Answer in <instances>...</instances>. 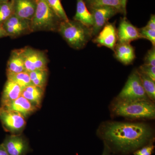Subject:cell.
<instances>
[{"mask_svg":"<svg viewBox=\"0 0 155 155\" xmlns=\"http://www.w3.org/2000/svg\"><path fill=\"white\" fill-rule=\"evenodd\" d=\"M114 51L115 58L124 65L132 64L135 60V50L130 43H117Z\"/></svg>","mask_w":155,"mask_h":155,"instance_id":"cell-15","label":"cell"},{"mask_svg":"<svg viewBox=\"0 0 155 155\" xmlns=\"http://www.w3.org/2000/svg\"><path fill=\"white\" fill-rule=\"evenodd\" d=\"M45 89L31 84L22 90L21 95L39 109L41 106Z\"/></svg>","mask_w":155,"mask_h":155,"instance_id":"cell-20","label":"cell"},{"mask_svg":"<svg viewBox=\"0 0 155 155\" xmlns=\"http://www.w3.org/2000/svg\"><path fill=\"white\" fill-rule=\"evenodd\" d=\"M115 98L124 101H150L145 92L137 69L131 72L125 86Z\"/></svg>","mask_w":155,"mask_h":155,"instance_id":"cell-5","label":"cell"},{"mask_svg":"<svg viewBox=\"0 0 155 155\" xmlns=\"http://www.w3.org/2000/svg\"><path fill=\"white\" fill-rule=\"evenodd\" d=\"M28 74L32 84L45 90L48 75V70H35Z\"/></svg>","mask_w":155,"mask_h":155,"instance_id":"cell-21","label":"cell"},{"mask_svg":"<svg viewBox=\"0 0 155 155\" xmlns=\"http://www.w3.org/2000/svg\"><path fill=\"white\" fill-rule=\"evenodd\" d=\"M112 116L130 119H153L154 103L150 101H124L115 98L110 106Z\"/></svg>","mask_w":155,"mask_h":155,"instance_id":"cell-2","label":"cell"},{"mask_svg":"<svg viewBox=\"0 0 155 155\" xmlns=\"http://www.w3.org/2000/svg\"><path fill=\"white\" fill-rule=\"evenodd\" d=\"M138 71V70H137ZM142 84L145 92L150 100L154 103L155 101V81L145 75L143 73L139 72Z\"/></svg>","mask_w":155,"mask_h":155,"instance_id":"cell-22","label":"cell"},{"mask_svg":"<svg viewBox=\"0 0 155 155\" xmlns=\"http://www.w3.org/2000/svg\"><path fill=\"white\" fill-rule=\"evenodd\" d=\"M24 60L21 49H15L11 52V55L7 63L6 73L12 74L25 72Z\"/></svg>","mask_w":155,"mask_h":155,"instance_id":"cell-17","label":"cell"},{"mask_svg":"<svg viewBox=\"0 0 155 155\" xmlns=\"http://www.w3.org/2000/svg\"><path fill=\"white\" fill-rule=\"evenodd\" d=\"M144 64L155 66V47L149 50L144 58Z\"/></svg>","mask_w":155,"mask_h":155,"instance_id":"cell-29","label":"cell"},{"mask_svg":"<svg viewBox=\"0 0 155 155\" xmlns=\"http://www.w3.org/2000/svg\"><path fill=\"white\" fill-rule=\"evenodd\" d=\"M1 107L18 112L25 118L33 114L38 109L22 95L14 101L1 105Z\"/></svg>","mask_w":155,"mask_h":155,"instance_id":"cell-14","label":"cell"},{"mask_svg":"<svg viewBox=\"0 0 155 155\" xmlns=\"http://www.w3.org/2000/svg\"><path fill=\"white\" fill-rule=\"evenodd\" d=\"M58 32L70 47L75 50L84 48L93 38L91 28L74 20L61 21Z\"/></svg>","mask_w":155,"mask_h":155,"instance_id":"cell-3","label":"cell"},{"mask_svg":"<svg viewBox=\"0 0 155 155\" xmlns=\"http://www.w3.org/2000/svg\"><path fill=\"white\" fill-rule=\"evenodd\" d=\"M14 14L13 0H9L0 5V26Z\"/></svg>","mask_w":155,"mask_h":155,"instance_id":"cell-24","label":"cell"},{"mask_svg":"<svg viewBox=\"0 0 155 155\" xmlns=\"http://www.w3.org/2000/svg\"><path fill=\"white\" fill-rule=\"evenodd\" d=\"M2 144L9 155H26L30 150L28 140L21 134L7 136Z\"/></svg>","mask_w":155,"mask_h":155,"instance_id":"cell-9","label":"cell"},{"mask_svg":"<svg viewBox=\"0 0 155 155\" xmlns=\"http://www.w3.org/2000/svg\"><path fill=\"white\" fill-rule=\"evenodd\" d=\"M2 27L8 36L17 38L31 32L30 21L21 19L14 14L6 21Z\"/></svg>","mask_w":155,"mask_h":155,"instance_id":"cell-10","label":"cell"},{"mask_svg":"<svg viewBox=\"0 0 155 155\" xmlns=\"http://www.w3.org/2000/svg\"><path fill=\"white\" fill-rule=\"evenodd\" d=\"M8 36V34L6 33L5 31L4 30L2 26H0V38Z\"/></svg>","mask_w":155,"mask_h":155,"instance_id":"cell-32","label":"cell"},{"mask_svg":"<svg viewBox=\"0 0 155 155\" xmlns=\"http://www.w3.org/2000/svg\"><path fill=\"white\" fill-rule=\"evenodd\" d=\"M0 155H9L2 144H0Z\"/></svg>","mask_w":155,"mask_h":155,"instance_id":"cell-33","label":"cell"},{"mask_svg":"<svg viewBox=\"0 0 155 155\" xmlns=\"http://www.w3.org/2000/svg\"><path fill=\"white\" fill-rule=\"evenodd\" d=\"M22 90L17 84L7 79L2 92L1 105L17 99L21 95Z\"/></svg>","mask_w":155,"mask_h":155,"instance_id":"cell-18","label":"cell"},{"mask_svg":"<svg viewBox=\"0 0 155 155\" xmlns=\"http://www.w3.org/2000/svg\"><path fill=\"white\" fill-rule=\"evenodd\" d=\"M145 27L152 30H155V16L154 14H152L147 25Z\"/></svg>","mask_w":155,"mask_h":155,"instance_id":"cell-30","label":"cell"},{"mask_svg":"<svg viewBox=\"0 0 155 155\" xmlns=\"http://www.w3.org/2000/svg\"><path fill=\"white\" fill-rule=\"evenodd\" d=\"M117 33V43H130L131 41L141 38L139 28L132 25L125 17L120 19Z\"/></svg>","mask_w":155,"mask_h":155,"instance_id":"cell-12","label":"cell"},{"mask_svg":"<svg viewBox=\"0 0 155 155\" xmlns=\"http://www.w3.org/2000/svg\"><path fill=\"white\" fill-rule=\"evenodd\" d=\"M20 49L25 71L29 72L35 70H48V60L45 52L29 47Z\"/></svg>","mask_w":155,"mask_h":155,"instance_id":"cell-6","label":"cell"},{"mask_svg":"<svg viewBox=\"0 0 155 155\" xmlns=\"http://www.w3.org/2000/svg\"><path fill=\"white\" fill-rule=\"evenodd\" d=\"M118 41L115 22H108L94 38L92 41L98 46H105L114 51Z\"/></svg>","mask_w":155,"mask_h":155,"instance_id":"cell-11","label":"cell"},{"mask_svg":"<svg viewBox=\"0 0 155 155\" xmlns=\"http://www.w3.org/2000/svg\"><path fill=\"white\" fill-rule=\"evenodd\" d=\"M35 1L36 10L30 21L31 32L41 31H58L61 21L50 8L47 0Z\"/></svg>","mask_w":155,"mask_h":155,"instance_id":"cell-4","label":"cell"},{"mask_svg":"<svg viewBox=\"0 0 155 155\" xmlns=\"http://www.w3.org/2000/svg\"><path fill=\"white\" fill-rule=\"evenodd\" d=\"M51 9L61 21H68L69 19L61 4V0H47Z\"/></svg>","mask_w":155,"mask_h":155,"instance_id":"cell-25","label":"cell"},{"mask_svg":"<svg viewBox=\"0 0 155 155\" xmlns=\"http://www.w3.org/2000/svg\"><path fill=\"white\" fill-rule=\"evenodd\" d=\"M137 69L139 72L143 73L155 81V66L143 64Z\"/></svg>","mask_w":155,"mask_h":155,"instance_id":"cell-28","label":"cell"},{"mask_svg":"<svg viewBox=\"0 0 155 155\" xmlns=\"http://www.w3.org/2000/svg\"><path fill=\"white\" fill-rule=\"evenodd\" d=\"M101 155H114L111 153V151L110 150V149L106 146V145H104V150H103V151L102 154Z\"/></svg>","mask_w":155,"mask_h":155,"instance_id":"cell-31","label":"cell"},{"mask_svg":"<svg viewBox=\"0 0 155 155\" xmlns=\"http://www.w3.org/2000/svg\"><path fill=\"white\" fill-rule=\"evenodd\" d=\"M140 34L141 38H145L148 40L152 44L153 46H155V30H152L143 27L139 28Z\"/></svg>","mask_w":155,"mask_h":155,"instance_id":"cell-26","label":"cell"},{"mask_svg":"<svg viewBox=\"0 0 155 155\" xmlns=\"http://www.w3.org/2000/svg\"><path fill=\"white\" fill-rule=\"evenodd\" d=\"M93 18L94 24L91 28L93 38L97 36L103 27L108 22V20L118 14L119 11L110 7H98L88 9Z\"/></svg>","mask_w":155,"mask_h":155,"instance_id":"cell-8","label":"cell"},{"mask_svg":"<svg viewBox=\"0 0 155 155\" xmlns=\"http://www.w3.org/2000/svg\"><path fill=\"white\" fill-rule=\"evenodd\" d=\"M97 134L114 155L131 154L155 141L153 128L143 122L106 121L100 125Z\"/></svg>","mask_w":155,"mask_h":155,"instance_id":"cell-1","label":"cell"},{"mask_svg":"<svg viewBox=\"0 0 155 155\" xmlns=\"http://www.w3.org/2000/svg\"><path fill=\"white\" fill-rule=\"evenodd\" d=\"M14 14L21 18L31 21L36 8L35 0H13Z\"/></svg>","mask_w":155,"mask_h":155,"instance_id":"cell-13","label":"cell"},{"mask_svg":"<svg viewBox=\"0 0 155 155\" xmlns=\"http://www.w3.org/2000/svg\"><path fill=\"white\" fill-rule=\"evenodd\" d=\"M154 143H150L136 150L133 153V155H152L155 149Z\"/></svg>","mask_w":155,"mask_h":155,"instance_id":"cell-27","label":"cell"},{"mask_svg":"<svg viewBox=\"0 0 155 155\" xmlns=\"http://www.w3.org/2000/svg\"><path fill=\"white\" fill-rule=\"evenodd\" d=\"M88 9L98 7H110L115 8L119 14L125 17L127 14V0H84Z\"/></svg>","mask_w":155,"mask_h":155,"instance_id":"cell-16","label":"cell"},{"mask_svg":"<svg viewBox=\"0 0 155 155\" xmlns=\"http://www.w3.org/2000/svg\"><path fill=\"white\" fill-rule=\"evenodd\" d=\"M8 1L9 0H0V5H2L3 3L5 2Z\"/></svg>","mask_w":155,"mask_h":155,"instance_id":"cell-34","label":"cell"},{"mask_svg":"<svg viewBox=\"0 0 155 155\" xmlns=\"http://www.w3.org/2000/svg\"><path fill=\"white\" fill-rule=\"evenodd\" d=\"M0 120L4 129L12 134H18L26 125L25 118L21 114L0 107Z\"/></svg>","mask_w":155,"mask_h":155,"instance_id":"cell-7","label":"cell"},{"mask_svg":"<svg viewBox=\"0 0 155 155\" xmlns=\"http://www.w3.org/2000/svg\"><path fill=\"white\" fill-rule=\"evenodd\" d=\"M73 20L78 21L91 28L94 24L92 15L85 5L84 0H77L76 13Z\"/></svg>","mask_w":155,"mask_h":155,"instance_id":"cell-19","label":"cell"},{"mask_svg":"<svg viewBox=\"0 0 155 155\" xmlns=\"http://www.w3.org/2000/svg\"><path fill=\"white\" fill-rule=\"evenodd\" d=\"M8 80H11L19 85L23 89L32 84L28 72H25L7 74Z\"/></svg>","mask_w":155,"mask_h":155,"instance_id":"cell-23","label":"cell"}]
</instances>
